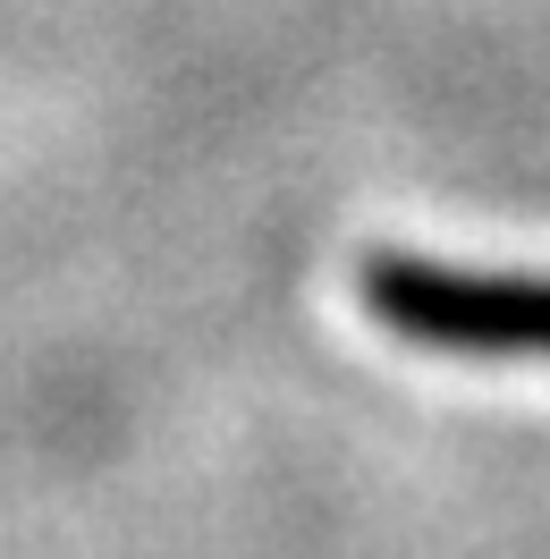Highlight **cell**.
I'll list each match as a JSON object with an SVG mask.
<instances>
[{"mask_svg":"<svg viewBox=\"0 0 550 559\" xmlns=\"http://www.w3.org/2000/svg\"><path fill=\"white\" fill-rule=\"evenodd\" d=\"M356 297L381 331L441 356H550L542 272H457L432 254H364Z\"/></svg>","mask_w":550,"mask_h":559,"instance_id":"obj_1","label":"cell"}]
</instances>
